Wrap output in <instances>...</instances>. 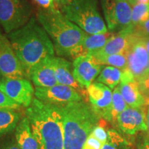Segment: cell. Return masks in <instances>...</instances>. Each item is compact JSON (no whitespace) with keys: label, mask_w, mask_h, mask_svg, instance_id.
<instances>
[{"label":"cell","mask_w":149,"mask_h":149,"mask_svg":"<svg viewBox=\"0 0 149 149\" xmlns=\"http://www.w3.org/2000/svg\"><path fill=\"white\" fill-rule=\"evenodd\" d=\"M146 101H147V102H149V97H148V99H147V100H146Z\"/></svg>","instance_id":"60d3db41"},{"label":"cell","mask_w":149,"mask_h":149,"mask_svg":"<svg viewBox=\"0 0 149 149\" xmlns=\"http://www.w3.org/2000/svg\"><path fill=\"white\" fill-rule=\"evenodd\" d=\"M51 61L57 83L71 87L81 93L84 88L74 79L72 63L64 57L55 56L51 57Z\"/></svg>","instance_id":"ac0fdd59"},{"label":"cell","mask_w":149,"mask_h":149,"mask_svg":"<svg viewBox=\"0 0 149 149\" xmlns=\"http://www.w3.org/2000/svg\"><path fill=\"white\" fill-rule=\"evenodd\" d=\"M143 42H144L145 48H146L147 52L149 54V37L143 38Z\"/></svg>","instance_id":"e575fe53"},{"label":"cell","mask_w":149,"mask_h":149,"mask_svg":"<svg viewBox=\"0 0 149 149\" xmlns=\"http://www.w3.org/2000/svg\"><path fill=\"white\" fill-rule=\"evenodd\" d=\"M67 0H55V2H54V5L56 9L59 10V8L66 2Z\"/></svg>","instance_id":"d6a6232c"},{"label":"cell","mask_w":149,"mask_h":149,"mask_svg":"<svg viewBox=\"0 0 149 149\" xmlns=\"http://www.w3.org/2000/svg\"><path fill=\"white\" fill-rule=\"evenodd\" d=\"M35 2L42 8V9H56L55 5L51 0H35Z\"/></svg>","instance_id":"1f68e13d"},{"label":"cell","mask_w":149,"mask_h":149,"mask_svg":"<svg viewBox=\"0 0 149 149\" xmlns=\"http://www.w3.org/2000/svg\"><path fill=\"white\" fill-rule=\"evenodd\" d=\"M91 135H93L95 138L100 140L104 144L107 142L108 139V133L101 126L97 125L95 126V128L93 129L92 133H91Z\"/></svg>","instance_id":"4dcf8cb0"},{"label":"cell","mask_w":149,"mask_h":149,"mask_svg":"<svg viewBox=\"0 0 149 149\" xmlns=\"http://www.w3.org/2000/svg\"><path fill=\"white\" fill-rule=\"evenodd\" d=\"M135 1L136 3H143V4H148L149 3V0H135Z\"/></svg>","instance_id":"8d00e7d4"},{"label":"cell","mask_w":149,"mask_h":149,"mask_svg":"<svg viewBox=\"0 0 149 149\" xmlns=\"http://www.w3.org/2000/svg\"><path fill=\"white\" fill-rule=\"evenodd\" d=\"M0 34H1V31H0Z\"/></svg>","instance_id":"7bdbcfd3"},{"label":"cell","mask_w":149,"mask_h":149,"mask_svg":"<svg viewBox=\"0 0 149 149\" xmlns=\"http://www.w3.org/2000/svg\"><path fill=\"white\" fill-rule=\"evenodd\" d=\"M128 107V106L124 101V98L121 94L120 88H119V86H117L113 91L110 122L113 123L116 122L118 115Z\"/></svg>","instance_id":"603a6c76"},{"label":"cell","mask_w":149,"mask_h":149,"mask_svg":"<svg viewBox=\"0 0 149 149\" xmlns=\"http://www.w3.org/2000/svg\"><path fill=\"white\" fill-rule=\"evenodd\" d=\"M128 1L129 2L130 6H133V5L135 4V3H136L135 0H128Z\"/></svg>","instance_id":"74e56055"},{"label":"cell","mask_w":149,"mask_h":149,"mask_svg":"<svg viewBox=\"0 0 149 149\" xmlns=\"http://www.w3.org/2000/svg\"><path fill=\"white\" fill-rule=\"evenodd\" d=\"M134 26H131L119 31L108 42L100 51L93 56L96 59L115 54H126L129 47L130 39L133 33Z\"/></svg>","instance_id":"2e32d148"},{"label":"cell","mask_w":149,"mask_h":149,"mask_svg":"<svg viewBox=\"0 0 149 149\" xmlns=\"http://www.w3.org/2000/svg\"><path fill=\"white\" fill-rule=\"evenodd\" d=\"M8 38L27 77L35 66L54 56L53 42L35 17L24 26L8 34Z\"/></svg>","instance_id":"6da1fadb"},{"label":"cell","mask_w":149,"mask_h":149,"mask_svg":"<svg viewBox=\"0 0 149 149\" xmlns=\"http://www.w3.org/2000/svg\"><path fill=\"white\" fill-rule=\"evenodd\" d=\"M119 88L124 101L128 107L141 108L147 103L146 98L139 90L138 83L127 68L122 70V79Z\"/></svg>","instance_id":"9a60e30c"},{"label":"cell","mask_w":149,"mask_h":149,"mask_svg":"<svg viewBox=\"0 0 149 149\" xmlns=\"http://www.w3.org/2000/svg\"><path fill=\"white\" fill-rule=\"evenodd\" d=\"M36 19L51 38L57 55L73 59L81 55V46L87 33L60 10L41 9Z\"/></svg>","instance_id":"7a4b0ae2"},{"label":"cell","mask_w":149,"mask_h":149,"mask_svg":"<svg viewBox=\"0 0 149 149\" xmlns=\"http://www.w3.org/2000/svg\"><path fill=\"white\" fill-rule=\"evenodd\" d=\"M144 149H149V139H148V141L146 142V144H145Z\"/></svg>","instance_id":"f35d334b"},{"label":"cell","mask_w":149,"mask_h":149,"mask_svg":"<svg viewBox=\"0 0 149 149\" xmlns=\"http://www.w3.org/2000/svg\"><path fill=\"white\" fill-rule=\"evenodd\" d=\"M134 34L137 36L142 37H149V19L146 22L134 26L133 29Z\"/></svg>","instance_id":"83f0119b"},{"label":"cell","mask_w":149,"mask_h":149,"mask_svg":"<svg viewBox=\"0 0 149 149\" xmlns=\"http://www.w3.org/2000/svg\"><path fill=\"white\" fill-rule=\"evenodd\" d=\"M87 89L91 107L100 117L110 122L112 97L111 89L102 83L93 82Z\"/></svg>","instance_id":"4fadbf2b"},{"label":"cell","mask_w":149,"mask_h":149,"mask_svg":"<svg viewBox=\"0 0 149 149\" xmlns=\"http://www.w3.org/2000/svg\"><path fill=\"white\" fill-rule=\"evenodd\" d=\"M0 91L19 105L28 108L33 101L35 90L31 81L26 78L3 77L0 81Z\"/></svg>","instance_id":"9c48e42d"},{"label":"cell","mask_w":149,"mask_h":149,"mask_svg":"<svg viewBox=\"0 0 149 149\" xmlns=\"http://www.w3.org/2000/svg\"><path fill=\"white\" fill-rule=\"evenodd\" d=\"M146 125H147V130H148L149 133V108L147 111V113L146 115Z\"/></svg>","instance_id":"d590c367"},{"label":"cell","mask_w":149,"mask_h":149,"mask_svg":"<svg viewBox=\"0 0 149 149\" xmlns=\"http://www.w3.org/2000/svg\"><path fill=\"white\" fill-rule=\"evenodd\" d=\"M16 144L19 149H39L33 135L29 119L24 117L19 121L15 129Z\"/></svg>","instance_id":"d6986e66"},{"label":"cell","mask_w":149,"mask_h":149,"mask_svg":"<svg viewBox=\"0 0 149 149\" xmlns=\"http://www.w3.org/2000/svg\"><path fill=\"white\" fill-rule=\"evenodd\" d=\"M104 65L91 55H80L73 59V76L83 88H87L103 69Z\"/></svg>","instance_id":"7c38bea8"},{"label":"cell","mask_w":149,"mask_h":149,"mask_svg":"<svg viewBox=\"0 0 149 149\" xmlns=\"http://www.w3.org/2000/svg\"><path fill=\"white\" fill-rule=\"evenodd\" d=\"M62 119L64 149H82L100 117L84 101L58 107Z\"/></svg>","instance_id":"277c9868"},{"label":"cell","mask_w":149,"mask_h":149,"mask_svg":"<svg viewBox=\"0 0 149 149\" xmlns=\"http://www.w3.org/2000/svg\"><path fill=\"white\" fill-rule=\"evenodd\" d=\"M137 83L141 93H142L146 100H147L149 97V72L144 77L138 80Z\"/></svg>","instance_id":"f546056e"},{"label":"cell","mask_w":149,"mask_h":149,"mask_svg":"<svg viewBox=\"0 0 149 149\" xmlns=\"http://www.w3.org/2000/svg\"><path fill=\"white\" fill-rule=\"evenodd\" d=\"M122 71L113 66L104 68L97 79V82L102 83L111 89H114L120 84Z\"/></svg>","instance_id":"7402d4cb"},{"label":"cell","mask_w":149,"mask_h":149,"mask_svg":"<svg viewBox=\"0 0 149 149\" xmlns=\"http://www.w3.org/2000/svg\"><path fill=\"white\" fill-rule=\"evenodd\" d=\"M2 149H19L16 143H11L8 144L3 147Z\"/></svg>","instance_id":"836d02e7"},{"label":"cell","mask_w":149,"mask_h":149,"mask_svg":"<svg viewBox=\"0 0 149 149\" xmlns=\"http://www.w3.org/2000/svg\"><path fill=\"white\" fill-rule=\"evenodd\" d=\"M35 96L44 103L57 107L82 101L81 95L75 89L59 84L50 88L36 87Z\"/></svg>","instance_id":"30bf717a"},{"label":"cell","mask_w":149,"mask_h":149,"mask_svg":"<svg viewBox=\"0 0 149 149\" xmlns=\"http://www.w3.org/2000/svg\"><path fill=\"white\" fill-rule=\"evenodd\" d=\"M132 7V24L133 26L146 22L149 19V3H135Z\"/></svg>","instance_id":"d4e9b609"},{"label":"cell","mask_w":149,"mask_h":149,"mask_svg":"<svg viewBox=\"0 0 149 149\" xmlns=\"http://www.w3.org/2000/svg\"><path fill=\"white\" fill-rule=\"evenodd\" d=\"M108 139L102 149H127V144L125 139L114 130H109Z\"/></svg>","instance_id":"484cf974"},{"label":"cell","mask_w":149,"mask_h":149,"mask_svg":"<svg viewBox=\"0 0 149 149\" xmlns=\"http://www.w3.org/2000/svg\"><path fill=\"white\" fill-rule=\"evenodd\" d=\"M51 1H53V3H54V2H55V0H51Z\"/></svg>","instance_id":"b9f144b4"},{"label":"cell","mask_w":149,"mask_h":149,"mask_svg":"<svg viewBox=\"0 0 149 149\" xmlns=\"http://www.w3.org/2000/svg\"><path fill=\"white\" fill-rule=\"evenodd\" d=\"M0 72L3 77L26 78V72L15 53L8 37L0 34Z\"/></svg>","instance_id":"8fae6325"},{"label":"cell","mask_w":149,"mask_h":149,"mask_svg":"<svg viewBox=\"0 0 149 149\" xmlns=\"http://www.w3.org/2000/svg\"><path fill=\"white\" fill-rule=\"evenodd\" d=\"M110 32L120 31L132 25V7L128 0H101Z\"/></svg>","instance_id":"52a82bcc"},{"label":"cell","mask_w":149,"mask_h":149,"mask_svg":"<svg viewBox=\"0 0 149 149\" xmlns=\"http://www.w3.org/2000/svg\"><path fill=\"white\" fill-rule=\"evenodd\" d=\"M102 65H109L119 68L121 70H124L127 68V57L126 54H115L105 56L97 59Z\"/></svg>","instance_id":"cb8c5ba5"},{"label":"cell","mask_w":149,"mask_h":149,"mask_svg":"<svg viewBox=\"0 0 149 149\" xmlns=\"http://www.w3.org/2000/svg\"><path fill=\"white\" fill-rule=\"evenodd\" d=\"M51 57L35 66L28 74V78L32 80L36 87L50 88L58 84L52 64Z\"/></svg>","instance_id":"e0dca14e"},{"label":"cell","mask_w":149,"mask_h":149,"mask_svg":"<svg viewBox=\"0 0 149 149\" xmlns=\"http://www.w3.org/2000/svg\"><path fill=\"white\" fill-rule=\"evenodd\" d=\"M104 145L103 143L98 140L91 133L85 141L82 149H102Z\"/></svg>","instance_id":"f1b7e54d"},{"label":"cell","mask_w":149,"mask_h":149,"mask_svg":"<svg viewBox=\"0 0 149 149\" xmlns=\"http://www.w3.org/2000/svg\"><path fill=\"white\" fill-rule=\"evenodd\" d=\"M115 35V33H107L89 35L87 33L81 46V55H93L102 49Z\"/></svg>","instance_id":"ffe728a7"},{"label":"cell","mask_w":149,"mask_h":149,"mask_svg":"<svg viewBox=\"0 0 149 149\" xmlns=\"http://www.w3.org/2000/svg\"><path fill=\"white\" fill-rule=\"evenodd\" d=\"M39 149H64V130L57 106L35 98L26 111Z\"/></svg>","instance_id":"3957f363"},{"label":"cell","mask_w":149,"mask_h":149,"mask_svg":"<svg viewBox=\"0 0 149 149\" xmlns=\"http://www.w3.org/2000/svg\"><path fill=\"white\" fill-rule=\"evenodd\" d=\"M59 10L89 35L108 32L98 9V0H67Z\"/></svg>","instance_id":"5b68a950"},{"label":"cell","mask_w":149,"mask_h":149,"mask_svg":"<svg viewBox=\"0 0 149 149\" xmlns=\"http://www.w3.org/2000/svg\"><path fill=\"white\" fill-rule=\"evenodd\" d=\"M21 106L6 95L4 93L0 91V109H18Z\"/></svg>","instance_id":"4316f807"},{"label":"cell","mask_w":149,"mask_h":149,"mask_svg":"<svg viewBox=\"0 0 149 149\" xmlns=\"http://www.w3.org/2000/svg\"><path fill=\"white\" fill-rule=\"evenodd\" d=\"M2 77H3L2 74H1V72H0V81H1V79H2Z\"/></svg>","instance_id":"ab89813d"},{"label":"cell","mask_w":149,"mask_h":149,"mask_svg":"<svg viewBox=\"0 0 149 149\" xmlns=\"http://www.w3.org/2000/svg\"><path fill=\"white\" fill-rule=\"evenodd\" d=\"M116 123L123 132L128 135L147 130L146 115L142 107H128L118 115Z\"/></svg>","instance_id":"5bb4252c"},{"label":"cell","mask_w":149,"mask_h":149,"mask_svg":"<svg viewBox=\"0 0 149 149\" xmlns=\"http://www.w3.org/2000/svg\"><path fill=\"white\" fill-rule=\"evenodd\" d=\"M19 118V114L13 109H0V137L16 129Z\"/></svg>","instance_id":"44dd1931"},{"label":"cell","mask_w":149,"mask_h":149,"mask_svg":"<svg viewBox=\"0 0 149 149\" xmlns=\"http://www.w3.org/2000/svg\"><path fill=\"white\" fill-rule=\"evenodd\" d=\"M32 12L29 0H0V24L9 34L26 24Z\"/></svg>","instance_id":"8992f818"},{"label":"cell","mask_w":149,"mask_h":149,"mask_svg":"<svg viewBox=\"0 0 149 149\" xmlns=\"http://www.w3.org/2000/svg\"><path fill=\"white\" fill-rule=\"evenodd\" d=\"M127 69L138 81L149 72V54L145 48L143 38L133 33L129 47L126 53Z\"/></svg>","instance_id":"ba28073f"}]
</instances>
